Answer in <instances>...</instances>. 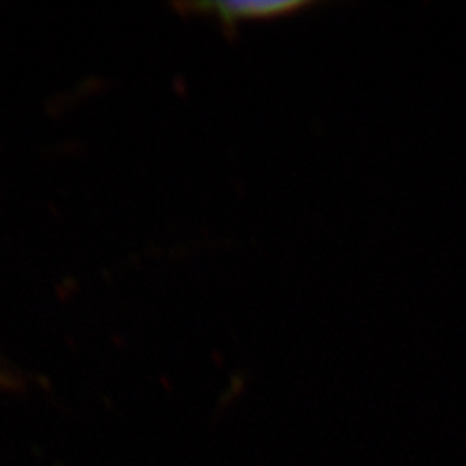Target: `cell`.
<instances>
[{"label":"cell","instance_id":"2","mask_svg":"<svg viewBox=\"0 0 466 466\" xmlns=\"http://www.w3.org/2000/svg\"><path fill=\"white\" fill-rule=\"evenodd\" d=\"M0 385H9V377L4 371H0Z\"/></svg>","mask_w":466,"mask_h":466},{"label":"cell","instance_id":"1","mask_svg":"<svg viewBox=\"0 0 466 466\" xmlns=\"http://www.w3.org/2000/svg\"><path fill=\"white\" fill-rule=\"evenodd\" d=\"M313 4L302 0H228V2H190L184 7L190 15L217 17L223 28L232 30L240 21L287 16Z\"/></svg>","mask_w":466,"mask_h":466}]
</instances>
